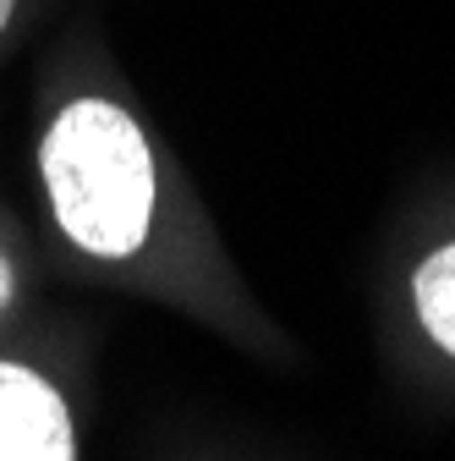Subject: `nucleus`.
Returning <instances> with one entry per match:
<instances>
[{"mask_svg":"<svg viewBox=\"0 0 455 461\" xmlns=\"http://www.w3.org/2000/svg\"><path fill=\"white\" fill-rule=\"evenodd\" d=\"M412 303H417V319L423 330L433 335V346L455 357V242L433 248L417 275H412Z\"/></svg>","mask_w":455,"mask_h":461,"instance_id":"7ed1b4c3","label":"nucleus"},{"mask_svg":"<svg viewBox=\"0 0 455 461\" xmlns=\"http://www.w3.org/2000/svg\"><path fill=\"white\" fill-rule=\"evenodd\" d=\"M6 292H12V275H6V264H0V303H6Z\"/></svg>","mask_w":455,"mask_h":461,"instance_id":"20e7f679","label":"nucleus"},{"mask_svg":"<svg viewBox=\"0 0 455 461\" xmlns=\"http://www.w3.org/2000/svg\"><path fill=\"white\" fill-rule=\"evenodd\" d=\"M0 461H77L67 401L22 363H0Z\"/></svg>","mask_w":455,"mask_h":461,"instance_id":"f03ea898","label":"nucleus"},{"mask_svg":"<svg viewBox=\"0 0 455 461\" xmlns=\"http://www.w3.org/2000/svg\"><path fill=\"white\" fill-rule=\"evenodd\" d=\"M12 6H17V0H0V28H6V17H12Z\"/></svg>","mask_w":455,"mask_h":461,"instance_id":"39448f33","label":"nucleus"},{"mask_svg":"<svg viewBox=\"0 0 455 461\" xmlns=\"http://www.w3.org/2000/svg\"><path fill=\"white\" fill-rule=\"evenodd\" d=\"M39 170L55 225L83 253L127 258L143 248L154 220V154L121 104L72 99L44 132Z\"/></svg>","mask_w":455,"mask_h":461,"instance_id":"f257e3e1","label":"nucleus"}]
</instances>
